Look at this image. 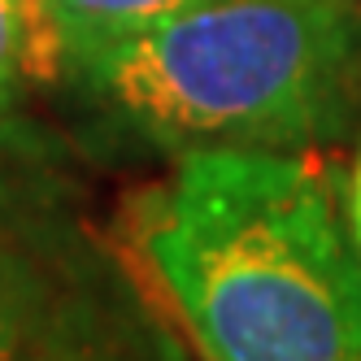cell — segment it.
I'll return each mask as SVG.
<instances>
[{
	"label": "cell",
	"mask_w": 361,
	"mask_h": 361,
	"mask_svg": "<svg viewBox=\"0 0 361 361\" xmlns=\"http://www.w3.org/2000/svg\"><path fill=\"white\" fill-rule=\"evenodd\" d=\"M126 248L200 361H361V248L318 152H178Z\"/></svg>",
	"instance_id": "1"
},
{
	"label": "cell",
	"mask_w": 361,
	"mask_h": 361,
	"mask_svg": "<svg viewBox=\"0 0 361 361\" xmlns=\"http://www.w3.org/2000/svg\"><path fill=\"white\" fill-rule=\"evenodd\" d=\"M79 79L161 148L318 152L361 114V0H204Z\"/></svg>",
	"instance_id": "2"
},
{
	"label": "cell",
	"mask_w": 361,
	"mask_h": 361,
	"mask_svg": "<svg viewBox=\"0 0 361 361\" xmlns=\"http://www.w3.org/2000/svg\"><path fill=\"white\" fill-rule=\"evenodd\" d=\"M0 361H196L131 248L92 222L61 144L5 118Z\"/></svg>",
	"instance_id": "3"
},
{
	"label": "cell",
	"mask_w": 361,
	"mask_h": 361,
	"mask_svg": "<svg viewBox=\"0 0 361 361\" xmlns=\"http://www.w3.org/2000/svg\"><path fill=\"white\" fill-rule=\"evenodd\" d=\"M44 5L57 35L61 66L79 74L204 0H44Z\"/></svg>",
	"instance_id": "4"
},
{
	"label": "cell",
	"mask_w": 361,
	"mask_h": 361,
	"mask_svg": "<svg viewBox=\"0 0 361 361\" xmlns=\"http://www.w3.org/2000/svg\"><path fill=\"white\" fill-rule=\"evenodd\" d=\"M61 66L44 0H0V118L35 79Z\"/></svg>",
	"instance_id": "5"
},
{
	"label": "cell",
	"mask_w": 361,
	"mask_h": 361,
	"mask_svg": "<svg viewBox=\"0 0 361 361\" xmlns=\"http://www.w3.org/2000/svg\"><path fill=\"white\" fill-rule=\"evenodd\" d=\"M344 209H348V226H353V240L361 248V148L353 157V170L344 178Z\"/></svg>",
	"instance_id": "6"
}]
</instances>
